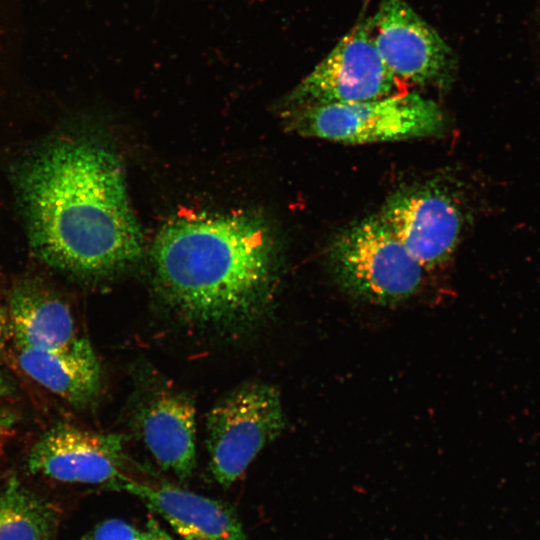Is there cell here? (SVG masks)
Returning a JSON list of instances; mask_svg holds the SVG:
<instances>
[{
  "label": "cell",
  "instance_id": "cell-1",
  "mask_svg": "<svg viewBox=\"0 0 540 540\" xmlns=\"http://www.w3.org/2000/svg\"><path fill=\"white\" fill-rule=\"evenodd\" d=\"M32 247L50 266L100 278L139 260L142 235L115 156L87 140L49 145L21 169Z\"/></svg>",
  "mask_w": 540,
  "mask_h": 540
},
{
  "label": "cell",
  "instance_id": "cell-2",
  "mask_svg": "<svg viewBox=\"0 0 540 540\" xmlns=\"http://www.w3.org/2000/svg\"><path fill=\"white\" fill-rule=\"evenodd\" d=\"M156 289L185 323L248 328L264 314L276 282L273 236L264 221L243 214L181 216L155 238Z\"/></svg>",
  "mask_w": 540,
  "mask_h": 540
},
{
  "label": "cell",
  "instance_id": "cell-3",
  "mask_svg": "<svg viewBox=\"0 0 540 540\" xmlns=\"http://www.w3.org/2000/svg\"><path fill=\"white\" fill-rule=\"evenodd\" d=\"M327 258L339 287L372 304L400 303L416 294L423 282L425 269L377 214L339 233Z\"/></svg>",
  "mask_w": 540,
  "mask_h": 540
},
{
  "label": "cell",
  "instance_id": "cell-4",
  "mask_svg": "<svg viewBox=\"0 0 540 540\" xmlns=\"http://www.w3.org/2000/svg\"><path fill=\"white\" fill-rule=\"evenodd\" d=\"M305 137L344 144L394 142L438 136L445 117L433 100L409 91L359 102L305 108L281 115Z\"/></svg>",
  "mask_w": 540,
  "mask_h": 540
},
{
  "label": "cell",
  "instance_id": "cell-5",
  "mask_svg": "<svg viewBox=\"0 0 540 540\" xmlns=\"http://www.w3.org/2000/svg\"><path fill=\"white\" fill-rule=\"evenodd\" d=\"M386 66L372 40L369 17L361 19L279 102L293 111L379 99L408 91Z\"/></svg>",
  "mask_w": 540,
  "mask_h": 540
},
{
  "label": "cell",
  "instance_id": "cell-6",
  "mask_svg": "<svg viewBox=\"0 0 540 540\" xmlns=\"http://www.w3.org/2000/svg\"><path fill=\"white\" fill-rule=\"evenodd\" d=\"M285 425L275 387L254 381L225 394L208 412L206 420L209 469L214 479L223 486L235 482Z\"/></svg>",
  "mask_w": 540,
  "mask_h": 540
},
{
  "label": "cell",
  "instance_id": "cell-7",
  "mask_svg": "<svg viewBox=\"0 0 540 540\" xmlns=\"http://www.w3.org/2000/svg\"><path fill=\"white\" fill-rule=\"evenodd\" d=\"M369 26L382 60L405 85L444 88L453 81V51L406 0H381Z\"/></svg>",
  "mask_w": 540,
  "mask_h": 540
},
{
  "label": "cell",
  "instance_id": "cell-8",
  "mask_svg": "<svg viewBox=\"0 0 540 540\" xmlns=\"http://www.w3.org/2000/svg\"><path fill=\"white\" fill-rule=\"evenodd\" d=\"M123 443L120 434L57 424L40 435L26 463L31 473L58 481L110 487L125 476Z\"/></svg>",
  "mask_w": 540,
  "mask_h": 540
},
{
  "label": "cell",
  "instance_id": "cell-9",
  "mask_svg": "<svg viewBox=\"0 0 540 540\" xmlns=\"http://www.w3.org/2000/svg\"><path fill=\"white\" fill-rule=\"evenodd\" d=\"M377 215L425 270L448 261L461 233V212L439 190L411 187L392 194Z\"/></svg>",
  "mask_w": 540,
  "mask_h": 540
},
{
  "label": "cell",
  "instance_id": "cell-10",
  "mask_svg": "<svg viewBox=\"0 0 540 540\" xmlns=\"http://www.w3.org/2000/svg\"><path fill=\"white\" fill-rule=\"evenodd\" d=\"M131 426L157 464L179 479L196 466V420L191 398L159 379L135 393Z\"/></svg>",
  "mask_w": 540,
  "mask_h": 540
},
{
  "label": "cell",
  "instance_id": "cell-11",
  "mask_svg": "<svg viewBox=\"0 0 540 540\" xmlns=\"http://www.w3.org/2000/svg\"><path fill=\"white\" fill-rule=\"evenodd\" d=\"M111 488L138 497L185 540H248L233 509L169 483L148 484L123 476Z\"/></svg>",
  "mask_w": 540,
  "mask_h": 540
},
{
  "label": "cell",
  "instance_id": "cell-12",
  "mask_svg": "<svg viewBox=\"0 0 540 540\" xmlns=\"http://www.w3.org/2000/svg\"><path fill=\"white\" fill-rule=\"evenodd\" d=\"M20 368L35 382L77 409L93 406L102 389V371L90 342L80 337L58 350L16 348Z\"/></svg>",
  "mask_w": 540,
  "mask_h": 540
},
{
  "label": "cell",
  "instance_id": "cell-13",
  "mask_svg": "<svg viewBox=\"0 0 540 540\" xmlns=\"http://www.w3.org/2000/svg\"><path fill=\"white\" fill-rule=\"evenodd\" d=\"M7 312L16 348L58 350L80 338L68 305L40 282L17 284L10 293Z\"/></svg>",
  "mask_w": 540,
  "mask_h": 540
},
{
  "label": "cell",
  "instance_id": "cell-14",
  "mask_svg": "<svg viewBox=\"0 0 540 540\" xmlns=\"http://www.w3.org/2000/svg\"><path fill=\"white\" fill-rule=\"evenodd\" d=\"M55 525L51 506L18 481L0 491V540H51Z\"/></svg>",
  "mask_w": 540,
  "mask_h": 540
},
{
  "label": "cell",
  "instance_id": "cell-15",
  "mask_svg": "<svg viewBox=\"0 0 540 540\" xmlns=\"http://www.w3.org/2000/svg\"><path fill=\"white\" fill-rule=\"evenodd\" d=\"M143 531L121 519L99 523L83 540H142Z\"/></svg>",
  "mask_w": 540,
  "mask_h": 540
},
{
  "label": "cell",
  "instance_id": "cell-16",
  "mask_svg": "<svg viewBox=\"0 0 540 540\" xmlns=\"http://www.w3.org/2000/svg\"><path fill=\"white\" fill-rule=\"evenodd\" d=\"M142 540H175L159 524L150 520L147 523L146 530L143 531Z\"/></svg>",
  "mask_w": 540,
  "mask_h": 540
},
{
  "label": "cell",
  "instance_id": "cell-17",
  "mask_svg": "<svg viewBox=\"0 0 540 540\" xmlns=\"http://www.w3.org/2000/svg\"><path fill=\"white\" fill-rule=\"evenodd\" d=\"M10 337L9 318L7 310L0 303V350Z\"/></svg>",
  "mask_w": 540,
  "mask_h": 540
},
{
  "label": "cell",
  "instance_id": "cell-18",
  "mask_svg": "<svg viewBox=\"0 0 540 540\" xmlns=\"http://www.w3.org/2000/svg\"><path fill=\"white\" fill-rule=\"evenodd\" d=\"M15 390L12 379L0 368V398L10 397Z\"/></svg>",
  "mask_w": 540,
  "mask_h": 540
},
{
  "label": "cell",
  "instance_id": "cell-19",
  "mask_svg": "<svg viewBox=\"0 0 540 540\" xmlns=\"http://www.w3.org/2000/svg\"><path fill=\"white\" fill-rule=\"evenodd\" d=\"M1 431H2V428H1V426H0V435H1V433H2Z\"/></svg>",
  "mask_w": 540,
  "mask_h": 540
}]
</instances>
